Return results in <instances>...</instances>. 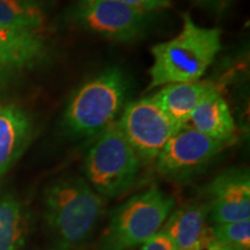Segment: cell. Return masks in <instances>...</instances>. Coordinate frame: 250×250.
Segmentation results:
<instances>
[{
	"mask_svg": "<svg viewBox=\"0 0 250 250\" xmlns=\"http://www.w3.org/2000/svg\"><path fill=\"white\" fill-rule=\"evenodd\" d=\"M44 215L57 248L74 250L95 232L104 199L83 176L67 175L48 184L43 193Z\"/></svg>",
	"mask_w": 250,
	"mask_h": 250,
	"instance_id": "cell-1",
	"label": "cell"
},
{
	"mask_svg": "<svg viewBox=\"0 0 250 250\" xmlns=\"http://www.w3.org/2000/svg\"><path fill=\"white\" fill-rule=\"evenodd\" d=\"M220 49V29L197 26L192 18L186 14L179 35L152 48L148 89L199 81Z\"/></svg>",
	"mask_w": 250,
	"mask_h": 250,
	"instance_id": "cell-2",
	"label": "cell"
},
{
	"mask_svg": "<svg viewBox=\"0 0 250 250\" xmlns=\"http://www.w3.org/2000/svg\"><path fill=\"white\" fill-rule=\"evenodd\" d=\"M127 80L121 68H105L83 83L68 101L62 124L74 138L98 136L116 122L126 99Z\"/></svg>",
	"mask_w": 250,
	"mask_h": 250,
	"instance_id": "cell-3",
	"label": "cell"
},
{
	"mask_svg": "<svg viewBox=\"0 0 250 250\" xmlns=\"http://www.w3.org/2000/svg\"><path fill=\"white\" fill-rule=\"evenodd\" d=\"M140 168L142 160L117 121L96 136L83 161L85 179L104 201L127 191L136 182Z\"/></svg>",
	"mask_w": 250,
	"mask_h": 250,
	"instance_id": "cell-4",
	"label": "cell"
},
{
	"mask_svg": "<svg viewBox=\"0 0 250 250\" xmlns=\"http://www.w3.org/2000/svg\"><path fill=\"white\" fill-rule=\"evenodd\" d=\"M175 208V199L152 186L117 206L100 240L98 250H127L142 246L161 230Z\"/></svg>",
	"mask_w": 250,
	"mask_h": 250,
	"instance_id": "cell-5",
	"label": "cell"
},
{
	"mask_svg": "<svg viewBox=\"0 0 250 250\" xmlns=\"http://www.w3.org/2000/svg\"><path fill=\"white\" fill-rule=\"evenodd\" d=\"M148 14L118 0H78L67 12L68 19L81 29L116 42L142 36Z\"/></svg>",
	"mask_w": 250,
	"mask_h": 250,
	"instance_id": "cell-6",
	"label": "cell"
},
{
	"mask_svg": "<svg viewBox=\"0 0 250 250\" xmlns=\"http://www.w3.org/2000/svg\"><path fill=\"white\" fill-rule=\"evenodd\" d=\"M117 123L142 162L156 160L168 140L181 129L153 96L125 104Z\"/></svg>",
	"mask_w": 250,
	"mask_h": 250,
	"instance_id": "cell-7",
	"label": "cell"
},
{
	"mask_svg": "<svg viewBox=\"0 0 250 250\" xmlns=\"http://www.w3.org/2000/svg\"><path fill=\"white\" fill-rule=\"evenodd\" d=\"M228 144L218 142L186 124L159 153L156 170L165 179L183 182L198 175Z\"/></svg>",
	"mask_w": 250,
	"mask_h": 250,
	"instance_id": "cell-8",
	"label": "cell"
},
{
	"mask_svg": "<svg viewBox=\"0 0 250 250\" xmlns=\"http://www.w3.org/2000/svg\"><path fill=\"white\" fill-rule=\"evenodd\" d=\"M208 218L212 225L250 220V175L247 168H230L208 187Z\"/></svg>",
	"mask_w": 250,
	"mask_h": 250,
	"instance_id": "cell-9",
	"label": "cell"
},
{
	"mask_svg": "<svg viewBox=\"0 0 250 250\" xmlns=\"http://www.w3.org/2000/svg\"><path fill=\"white\" fill-rule=\"evenodd\" d=\"M208 214L205 202L187 203L171 211L161 232L169 237L177 250H206L212 242Z\"/></svg>",
	"mask_w": 250,
	"mask_h": 250,
	"instance_id": "cell-10",
	"label": "cell"
},
{
	"mask_svg": "<svg viewBox=\"0 0 250 250\" xmlns=\"http://www.w3.org/2000/svg\"><path fill=\"white\" fill-rule=\"evenodd\" d=\"M34 130L33 118L24 109L0 102V181L26 152Z\"/></svg>",
	"mask_w": 250,
	"mask_h": 250,
	"instance_id": "cell-11",
	"label": "cell"
},
{
	"mask_svg": "<svg viewBox=\"0 0 250 250\" xmlns=\"http://www.w3.org/2000/svg\"><path fill=\"white\" fill-rule=\"evenodd\" d=\"M188 125L212 139L228 145L235 138V123L229 107L217 86L203 96Z\"/></svg>",
	"mask_w": 250,
	"mask_h": 250,
	"instance_id": "cell-12",
	"label": "cell"
},
{
	"mask_svg": "<svg viewBox=\"0 0 250 250\" xmlns=\"http://www.w3.org/2000/svg\"><path fill=\"white\" fill-rule=\"evenodd\" d=\"M50 0H0V26L46 39L51 31Z\"/></svg>",
	"mask_w": 250,
	"mask_h": 250,
	"instance_id": "cell-13",
	"label": "cell"
},
{
	"mask_svg": "<svg viewBox=\"0 0 250 250\" xmlns=\"http://www.w3.org/2000/svg\"><path fill=\"white\" fill-rule=\"evenodd\" d=\"M50 49L44 39L0 26V64L21 72L42 66L49 61Z\"/></svg>",
	"mask_w": 250,
	"mask_h": 250,
	"instance_id": "cell-14",
	"label": "cell"
},
{
	"mask_svg": "<svg viewBox=\"0 0 250 250\" xmlns=\"http://www.w3.org/2000/svg\"><path fill=\"white\" fill-rule=\"evenodd\" d=\"M215 85L210 81L170 83L153 96L166 114L180 127L188 124L199 101Z\"/></svg>",
	"mask_w": 250,
	"mask_h": 250,
	"instance_id": "cell-15",
	"label": "cell"
},
{
	"mask_svg": "<svg viewBox=\"0 0 250 250\" xmlns=\"http://www.w3.org/2000/svg\"><path fill=\"white\" fill-rule=\"evenodd\" d=\"M29 234V217L21 199L0 191V250H21Z\"/></svg>",
	"mask_w": 250,
	"mask_h": 250,
	"instance_id": "cell-16",
	"label": "cell"
},
{
	"mask_svg": "<svg viewBox=\"0 0 250 250\" xmlns=\"http://www.w3.org/2000/svg\"><path fill=\"white\" fill-rule=\"evenodd\" d=\"M212 241L232 250H250V220L215 224L210 227Z\"/></svg>",
	"mask_w": 250,
	"mask_h": 250,
	"instance_id": "cell-17",
	"label": "cell"
},
{
	"mask_svg": "<svg viewBox=\"0 0 250 250\" xmlns=\"http://www.w3.org/2000/svg\"><path fill=\"white\" fill-rule=\"evenodd\" d=\"M118 1L145 13H151L170 6V0H118Z\"/></svg>",
	"mask_w": 250,
	"mask_h": 250,
	"instance_id": "cell-18",
	"label": "cell"
},
{
	"mask_svg": "<svg viewBox=\"0 0 250 250\" xmlns=\"http://www.w3.org/2000/svg\"><path fill=\"white\" fill-rule=\"evenodd\" d=\"M140 250H177L173 241L164 232L156 233L148 241L142 245Z\"/></svg>",
	"mask_w": 250,
	"mask_h": 250,
	"instance_id": "cell-19",
	"label": "cell"
},
{
	"mask_svg": "<svg viewBox=\"0 0 250 250\" xmlns=\"http://www.w3.org/2000/svg\"><path fill=\"white\" fill-rule=\"evenodd\" d=\"M19 72L0 64V96H2L17 80Z\"/></svg>",
	"mask_w": 250,
	"mask_h": 250,
	"instance_id": "cell-20",
	"label": "cell"
},
{
	"mask_svg": "<svg viewBox=\"0 0 250 250\" xmlns=\"http://www.w3.org/2000/svg\"><path fill=\"white\" fill-rule=\"evenodd\" d=\"M206 250H232V249L226 248V247H223V246L218 245V243H215V242L212 241L210 243V246L208 247V249H206Z\"/></svg>",
	"mask_w": 250,
	"mask_h": 250,
	"instance_id": "cell-21",
	"label": "cell"
},
{
	"mask_svg": "<svg viewBox=\"0 0 250 250\" xmlns=\"http://www.w3.org/2000/svg\"><path fill=\"white\" fill-rule=\"evenodd\" d=\"M197 1L208 6H218L223 0H197Z\"/></svg>",
	"mask_w": 250,
	"mask_h": 250,
	"instance_id": "cell-22",
	"label": "cell"
},
{
	"mask_svg": "<svg viewBox=\"0 0 250 250\" xmlns=\"http://www.w3.org/2000/svg\"><path fill=\"white\" fill-rule=\"evenodd\" d=\"M50 250H61V249H58V248H56V249H50Z\"/></svg>",
	"mask_w": 250,
	"mask_h": 250,
	"instance_id": "cell-23",
	"label": "cell"
},
{
	"mask_svg": "<svg viewBox=\"0 0 250 250\" xmlns=\"http://www.w3.org/2000/svg\"><path fill=\"white\" fill-rule=\"evenodd\" d=\"M193 250H204V249H193Z\"/></svg>",
	"mask_w": 250,
	"mask_h": 250,
	"instance_id": "cell-24",
	"label": "cell"
}]
</instances>
